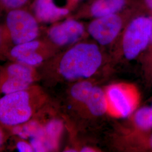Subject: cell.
<instances>
[{
    "instance_id": "obj_1",
    "label": "cell",
    "mask_w": 152,
    "mask_h": 152,
    "mask_svg": "<svg viewBox=\"0 0 152 152\" xmlns=\"http://www.w3.org/2000/svg\"><path fill=\"white\" fill-rule=\"evenodd\" d=\"M102 56L94 44H77L65 53L60 60L59 70L67 80L88 78L102 64Z\"/></svg>"
},
{
    "instance_id": "obj_2",
    "label": "cell",
    "mask_w": 152,
    "mask_h": 152,
    "mask_svg": "<svg viewBox=\"0 0 152 152\" xmlns=\"http://www.w3.org/2000/svg\"><path fill=\"white\" fill-rule=\"evenodd\" d=\"M31 87L0 98V122L9 126L24 124L32 117L34 106Z\"/></svg>"
},
{
    "instance_id": "obj_3",
    "label": "cell",
    "mask_w": 152,
    "mask_h": 152,
    "mask_svg": "<svg viewBox=\"0 0 152 152\" xmlns=\"http://www.w3.org/2000/svg\"><path fill=\"white\" fill-rule=\"evenodd\" d=\"M38 21L32 12L23 8L9 10L6 26L14 45L36 39L39 34Z\"/></svg>"
},
{
    "instance_id": "obj_4",
    "label": "cell",
    "mask_w": 152,
    "mask_h": 152,
    "mask_svg": "<svg viewBox=\"0 0 152 152\" xmlns=\"http://www.w3.org/2000/svg\"><path fill=\"white\" fill-rule=\"evenodd\" d=\"M152 17H137L128 26L123 38L125 57L132 60L147 48L151 41Z\"/></svg>"
},
{
    "instance_id": "obj_5",
    "label": "cell",
    "mask_w": 152,
    "mask_h": 152,
    "mask_svg": "<svg viewBox=\"0 0 152 152\" xmlns=\"http://www.w3.org/2000/svg\"><path fill=\"white\" fill-rule=\"evenodd\" d=\"M34 80L32 67L19 63L7 66L0 75V92L4 94L25 90Z\"/></svg>"
},
{
    "instance_id": "obj_6",
    "label": "cell",
    "mask_w": 152,
    "mask_h": 152,
    "mask_svg": "<svg viewBox=\"0 0 152 152\" xmlns=\"http://www.w3.org/2000/svg\"><path fill=\"white\" fill-rule=\"evenodd\" d=\"M122 20L117 14L96 18L88 26L90 34L102 45L112 42L121 29Z\"/></svg>"
},
{
    "instance_id": "obj_7",
    "label": "cell",
    "mask_w": 152,
    "mask_h": 152,
    "mask_svg": "<svg viewBox=\"0 0 152 152\" xmlns=\"http://www.w3.org/2000/svg\"><path fill=\"white\" fill-rule=\"evenodd\" d=\"M83 33L84 27L81 23L68 19L53 26L49 30L48 36L55 45L65 46L77 41Z\"/></svg>"
},
{
    "instance_id": "obj_8",
    "label": "cell",
    "mask_w": 152,
    "mask_h": 152,
    "mask_svg": "<svg viewBox=\"0 0 152 152\" xmlns=\"http://www.w3.org/2000/svg\"><path fill=\"white\" fill-rule=\"evenodd\" d=\"M106 95L108 104L115 113L126 117L132 112L134 107V98L125 87L113 85L109 87Z\"/></svg>"
},
{
    "instance_id": "obj_9",
    "label": "cell",
    "mask_w": 152,
    "mask_h": 152,
    "mask_svg": "<svg viewBox=\"0 0 152 152\" xmlns=\"http://www.w3.org/2000/svg\"><path fill=\"white\" fill-rule=\"evenodd\" d=\"M41 46V42L37 39L14 45L10 51V55L18 63L34 66L44 60L43 56L39 53Z\"/></svg>"
},
{
    "instance_id": "obj_10",
    "label": "cell",
    "mask_w": 152,
    "mask_h": 152,
    "mask_svg": "<svg viewBox=\"0 0 152 152\" xmlns=\"http://www.w3.org/2000/svg\"><path fill=\"white\" fill-rule=\"evenodd\" d=\"M32 9L38 22L43 23L55 22L69 12L68 8L59 5L57 0H35Z\"/></svg>"
},
{
    "instance_id": "obj_11",
    "label": "cell",
    "mask_w": 152,
    "mask_h": 152,
    "mask_svg": "<svg viewBox=\"0 0 152 152\" xmlns=\"http://www.w3.org/2000/svg\"><path fill=\"white\" fill-rule=\"evenodd\" d=\"M126 2V0H96L91 7V14L95 18L115 14Z\"/></svg>"
},
{
    "instance_id": "obj_12",
    "label": "cell",
    "mask_w": 152,
    "mask_h": 152,
    "mask_svg": "<svg viewBox=\"0 0 152 152\" xmlns=\"http://www.w3.org/2000/svg\"><path fill=\"white\" fill-rule=\"evenodd\" d=\"M85 103L92 114L98 116L105 113L108 105L105 94L99 87L94 86Z\"/></svg>"
},
{
    "instance_id": "obj_13",
    "label": "cell",
    "mask_w": 152,
    "mask_h": 152,
    "mask_svg": "<svg viewBox=\"0 0 152 152\" xmlns=\"http://www.w3.org/2000/svg\"><path fill=\"white\" fill-rule=\"evenodd\" d=\"M62 130L63 124L59 120H52L44 127L43 142L47 151L54 150L58 146Z\"/></svg>"
},
{
    "instance_id": "obj_14",
    "label": "cell",
    "mask_w": 152,
    "mask_h": 152,
    "mask_svg": "<svg viewBox=\"0 0 152 152\" xmlns=\"http://www.w3.org/2000/svg\"><path fill=\"white\" fill-rule=\"evenodd\" d=\"M93 87L88 82H78L72 87L71 95L75 99L85 103Z\"/></svg>"
},
{
    "instance_id": "obj_15",
    "label": "cell",
    "mask_w": 152,
    "mask_h": 152,
    "mask_svg": "<svg viewBox=\"0 0 152 152\" xmlns=\"http://www.w3.org/2000/svg\"><path fill=\"white\" fill-rule=\"evenodd\" d=\"M135 121L138 127L144 130L152 128V108L144 107L137 111Z\"/></svg>"
},
{
    "instance_id": "obj_16",
    "label": "cell",
    "mask_w": 152,
    "mask_h": 152,
    "mask_svg": "<svg viewBox=\"0 0 152 152\" xmlns=\"http://www.w3.org/2000/svg\"><path fill=\"white\" fill-rule=\"evenodd\" d=\"M30 0H0V6L7 11L22 9Z\"/></svg>"
},
{
    "instance_id": "obj_17",
    "label": "cell",
    "mask_w": 152,
    "mask_h": 152,
    "mask_svg": "<svg viewBox=\"0 0 152 152\" xmlns=\"http://www.w3.org/2000/svg\"><path fill=\"white\" fill-rule=\"evenodd\" d=\"M16 147L19 152H34L31 144L23 140L18 142L16 144Z\"/></svg>"
},
{
    "instance_id": "obj_18",
    "label": "cell",
    "mask_w": 152,
    "mask_h": 152,
    "mask_svg": "<svg viewBox=\"0 0 152 152\" xmlns=\"http://www.w3.org/2000/svg\"><path fill=\"white\" fill-rule=\"evenodd\" d=\"M147 7L152 11V0H144Z\"/></svg>"
},
{
    "instance_id": "obj_19",
    "label": "cell",
    "mask_w": 152,
    "mask_h": 152,
    "mask_svg": "<svg viewBox=\"0 0 152 152\" xmlns=\"http://www.w3.org/2000/svg\"><path fill=\"white\" fill-rule=\"evenodd\" d=\"M81 152H94V151H93V149H91V148H88V147H85L83 148H82L81 149Z\"/></svg>"
},
{
    "instance_id": "obj_20",
    "label": "cell",
    "mask_w": 152,
    "mask_h": 152,
    "mask_svg": "<svg viewBox=\"0 0 152 152\" xmlns=\"http://www.w3.org/2000/svg\"><path fill=\"white\" fill-rule=\"evenodd\" d=\"M3 141H4V135H3L2 131L0 129V147L2 145Z\"/></svg>"
},
{
    "instance_id": "obj_21",
    "label": "cell",
    "mask_w": 152,
    "mask_h": 152,
    "mask_svg": "<svg viewBox=\"0 0 152 152\" xmlns=\"http://www.w3.org/2000/svg\"><path fill=\"white\" fill-rule=\"evenodd\" d=\"M2 36H3V31H2V28L1 27H0V44L1 43V41H2Z\"/></svg>"
},
{
    "instance_id": "obj_22",
    "label": "cell",
    "mask_w": 152,
    "mask_h": 152,
    "mask_svg": "<svg viewBox=\"0 0 152 152\" xmlns=\"http://www.w3.org/2000/svg\"><path fill=\"white\" fill-rule=\"evenodd\" d=\"M150 143H151V147H152V135L151 136V140H150Z\"/></svg>"
},
{
    "instance_id": "obj_23",
    "label": "cell",
    "mask_w": 152,
    "mask_h": 152,
    "mask_svg": "<svg viewBox=\"0 0 152 152\" xmlns=\"http://www.w3.org/2000/svg\"><path fill=\"white\" fill-rule=\"evenodd\" d=\"M151 42H152V36H151Z\"/></svg>"
},
{
    "instance_id": "obj_24",
    "label": "cell",
    "mask_w": 152,
    "mask_h": 152,
    "mask_svg": "<svg viewBox=\"0 0 152 152\" xmlns=\"http://www.w3.org/2000/svg\"><path fill=\"white\" fill-rule=\"evenodd\" d=\"M1 6H0V8H1ZM0 10H1V9H0Z\"/></svg>"
}]
</instances>
